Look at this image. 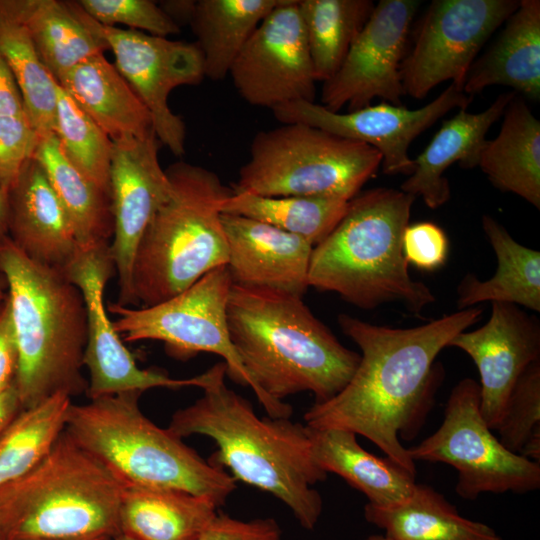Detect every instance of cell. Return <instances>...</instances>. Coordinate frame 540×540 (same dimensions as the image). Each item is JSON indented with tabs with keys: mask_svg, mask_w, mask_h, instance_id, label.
Returning a JSON list of instances; mask_svg holds the SVG:
<instances>
[{
	"mask_svg": "<svg viewBox=\"0 0 540 540\" xmlns=\"http://www.w3.org/2000/svg\"><path fill=\"white\" fill-rule=\"evenodd\" d=\"M482 313L473 306L412 328L375 325L340 314L339 326L360 348V361L338 394L309 408L305 425L360 434L416 476L415 462L400 437L411 440L431 409L444 374L435 363L437 355Z\"/></svg>",
	"mask_w": 540,
	"mask_h": 540,
	"instance_id": "1",
	"label": "cell"
},
{
	"mask_svg": "<svg viewBox=\"0 0 540 540\" xmlns=\"http://www.w3.org/2000/svg\"><path fill=\"white\" fill-rule=\"evenodd\" d=\"M232 344L271 418H290L284 398L311 392L315 403L338 394L360 354L342 345L303 297L232 284L227 302Z\"/></svg>",
	"mask_w": 540,
	"mask_h": 540,
	"instance_id": "2",
	"label": "cell"
},
{
	"mask_svg": "<svg viewBox=\"0 0 540 540\" xmlns=\"http://www.w3.org/2000/svg\"><path fill=\"white\" fill-rule=\"evenodd\" d=\"M225 376L224 362L200 374L202 396L177 410L168 429L179 438H211L218 447L211 463L275 496L303 528L312 530L323 507L313 485L327 473L313 459L306 425L289 418H259L247 399L227 387Z\"/></svg>",
	"mask_w": 540,
	"mask_h": 540,
	"instance_id": "3",
	"label": "cell"
},
{
	"mask_svg": "<svg viewBox=\"0 0 540 540\" xmlns=\"http://www.w3.org/2000/svg\"><path fill=\"white\" fill-rule=\"evenodd\" d=\"M413 195L377 187L358 193L336 227L313 247L308 285L334 292L364 310L400 302L419 314L435 302L432 291L411 278L402 237Z\"/></svg>",
	"mask_w": 540,
	"mask_h": 540,
	"instance_id": "4",
	"label": "cell"
},
{
	"mask_svg": "<svg viewBox=\"0 0 540 540\" xmlns=\"http://www.w3.org/2000/svg\"><path fill=\"white\" fill-rule=\"evenodd\" d=\"M0 273L19 352L14 384L21 409L57 393L86 392L87 312L79 288L62 271L28 258L8 236L0 239Z\"/></svg>",
	"mask_w": 540,
	"mask_h": 540,
	"instance_id": "5",
	"label": "cell"
},
{
	"mask_svg": "<svg viewBox=\"0 0 540 540\" xmlns=\"http://www.w3.org/2000/svg\"><path fill=\"white\" fill-rule=\"evenodd\" d=\"M123 487L64 430L39 464L0 487L1 540L112 538Z\"/></svg>",
	"mask_w": 540,
	"mask_h": 540,
	"instance_id": "6",
	"label": "cell"
},
{
	"mask_svg": "<svg viewBox=\"0 0 540 540\" xmlns=\"http://www.w3.org/2000/svg\"><path fill=\"white\" fill-rule=\"evenodd\" d=\"M142 393L72 403L65 431L124 484L180 490L224 504L236 480L146 417L139 407Z\"/></svg>",
	"mask_w": 540,
	"mask_h": 540,
	"instance_id": "7",
	"label": "cell"
},
{
	"mask_svg": "<svg viewBox=\"0 0 540 540\" xmlns=\"http://www.w3.org/2000/svg\"><path fill=\"white\" fill-rule=\"evenodd\" d=\"M165 171L169 197L151 218L133 265V294L143 306L168 300L228 260L221 205L233 189L215 172L188 162Z\"/></svg>",
	"mask_w": 540,
	"mask_h": 540,
	"instance_id": "8",
	"label": "cell"
},
{
	"mask_svg": "<svg viewBox=\"0 0 540 540\" xmlns=\"http://www.w3.org/2000/svg\"><path fill=\"white\" fill-rule=\"evenodd\" d=\"M381 162V154L363 142L305 124H282L253 137L233 190L266 197L334 195L351 200Z\"/></svg>",
	"mask_w": 540,
	"mask_h": 540,
	"instance_id": "9",
	"label": "cell"
},
{
	"mask_svg": "<svg viewBox=\"0 0 540 540\" xmlns=\"http://www.w3.org/2000/svg\"><path fill=\"white\" fill-rule=\"evenodd\" d=\"M407 453L414 462L453 466L458 471L455 491L464 499L540 487V463L509 451L494 436L480 411L479 384L471 378L452 389L441 426Z\"/></svg>",
	"mask_w": 540,
	"mask_h": 540,
	"instance_id": "10",
	"label": "cell"
},
{
	"mask_svg": "<svg viewBox=\"0 0 540 540\" xmlns=\"http://www.w3.org/2000/svg\"><path fill=\"white\" fill-rule=\"evenodd\" d=\"M231 286L224 265L166 301L139 309L111 303L107 310L117 316L112 324L123 342L160 341L170 356L181 360L201 352L219 355L226 365V375L250 387L259 399V390L229 335L227 302Z\"/></svg>",
	"mask_w": 540,
	"mask_h": 540,
	"instance_id": "11",
	"label": "cell"
},
{
	"mask_svg": "<svg viewBox=\"0 0 540 540\" xmlns=\"http://www.w3.org/2000/svg\"><path fill=\"white\" fill-rule=\"evenodd\" d=\"M518 0H434L419 19L400 65L404 95L422 99L450 81L460 90L478 53Z\"/></svg>",
	"mask_w": 540,
	"mask_h": 540,
	"instance_id": "12",
	"label": "cell"
},
{
	"mask_svg": "<svg viewBox=\"0 0 540 540\" xmlns=\"http://www.w3.org/2000/svg\"><path fill=\"white\" fill-rule=\"evenodd\" d=\"M229 75L249 104L274 108L314 102L317 82L298 0H283L258 25Z\"/></svg>",
	"mask_w": 540,
	"mask_h": 540,
	"instance_id": "13",
	"label": "cell"
},
{
	"mask_svg": "<svg viewBox=\"0 0 540 540\" xmlns=\"http://www.w3.org/2000/svg\"><path fill=\"white\" fill-rule=\"evenodd\" d=\"M473 96L454 84L418 109L380 102L347 113L332 112L321 104L295 101L272 110L282 124L300 123L374 147L382 157L386 175H410L414 170L409 156L412 141L441 117L457 108L466 109Z\"/></svg>",
	"mask_w": 540,
	"mask_h": 540,
	"instance_id": "14",
	"label": "cell"
},
{
	"mask_svg": "<svg viewBox=\"0 0 540 540\" xmlns=\"http://www.w3.org/2000/svg\"><path fill=\"white\" fill-rule=\"evenodd\" d=\"M102 30L113 64L147 108L157 139L175 156H183L185 124L170 109L168 97L173 89L205 78L198 45L132 29L102 25Z\"/></svg>",
	"mask_w": 540,
	"mask_h": 540,
	"instance_id": "15",
	"label": "cell"
},
{
	"mask_svg": "<svg viewBox=\"0 0 540 540\" xmlns=\"http://www.w3.org/2000/svg\"><path fill=\"white\" fill-rule=\"evenodd\" d=\"M418 0H380L351 45L342 65L323 82L321 105L332 112H348L371 104L375 98L402 105L404 90L400 65Z\"/></svg>",
	"mask_w": 540,
	"mask_h": 540,
	"instance_id": "16",
	"label": "cell"
},
{
	"mask_svg": "<svg viewBox=\"0 0 540 540\" xmlns=\"http://www.w3.org/2000/svg\"><path fill=\"white\" fill-rule=\"evenodd\" d=\"M114 269L110 244H104L80 247L77 256L64 271L81 291L86 305L87 341L83 365L89 374L88 397L95 399L128 391L144 392L155 387H197V376L176 379L157 370L141 369L137 365L115 331L104 305V289Z\"/></svg>",
	"mask_w": 540,
	"mask_h": 540,
	"instance_id": "17",
	"label": "cell"
},
{
	"mask_svg": "<svg viewBox=\"0 0 540 540\" xmlns=\"http://www.w3.org/2000/svg\"><path fill=\"white\" fill-rule=\"evenodd\" d=\"M155 133L113 141L110 198L113 236L110 254L118 275L120 306L137 305L132 289L134 259L156 210L169 197L171 185L159 161Z\"/></svg>",
	"mask_w": 540,
	"mask_h": 540,
	"instance_id": "18",
	"label": "cell"
},
{
	"mask_svg": "<svg viewBox=\"0 0 540 540\" xmlns=\"http://www.w3.org/2000/svg\"><path fill=\"white\" fill-rule=\"evenodd\" d=\"M467 353L480 376V411L495 430L522 373L540 360V323L517 305L493 302L489 320L461 332L448 344Z\"/></svg>",
	"mask_w": 540,
	"mask_h": 540,
	"instance_id": "19",
	"label": "cell"
},
{
	"mask_svg": "<svg viewBox=\"0 0 540 540\" xmlns=\"http://www.w3.org/2000/svg\"><path fill=\"white\" fill-rule=\"evenodd\" d=\"M232 284L303 297L313 245L268 223L221 213Z\"/></svg>",
	"mask_w": 540,
	"mask_h": 540,
	"instance_id": "20",
	"label": "cell"
},
{
	"mask_svg": "<svg viewBox=\"0 0 540 540\" xmlns=\"http://www.w3.org/2000/svg\"><path fill=\"white\" fill-rule=\"evenodd\" d=\"M7 236L31 260L64 272L80 251L69 218L34 158L6 194Z\"/></svg>",
	"mask_w": 540,
	"mask_h": 540,
	"instance_id": "21",
	"label": "cell"
},
{
	"mask_svg": "<svg viewBox=\"0 0 540 540\" xmlns=\"http://www.w3.org/2000/svg\"><path fill=\"white\" fill-rule=\"evenodd\" d=\"M515 95L502 93L482 112L459 109L453 117L444 120L426 148L413 159L414 170L400 190L420 196L430 209L444 205L451 196L445 171L456 162L466 169L478 166L488 130L503 116Z\"/></svg>",
	"mask_w": 540,
	"mask_h": 540,
	"instance_id": "22",
	"label": "cell"
},
{
	"mask_svg": "<svg viewBox=\"0 0 540 540\" xmlns=\"http://www.w3.org/2000/svg\"><path fill=\"white\" fill-rule=\"evenodd\" d=\"M505 26L472 64L463 91L474 96L494 85L512 88L531 101L540 99V1L520 0Z\"/></svg>",
	"mask_w": 540,
	"mask_h": 540,
	"instance_id": "23",
	"label": "cell"
},
{
	"mask_svg": "<svg viewBox=\"0 0 540 540\" xmlns=\"http://www.w3.org/2000/svg\"><path fill=\"white\" fill-rule=\"evenodd\" d=\"M306 430L318 467L326 473L339 475L361 491L368 504L391 507L411 496L416 476L388 457L380 458L364 450L355 433L307 425Z\"/></svg>",
	"mask_w": 540,
	"mask_h": 540,
	"instance_id": "24",
	"label": "cell"
},
{
	"mask_svg": "<svg viewBox=\"0 0 540 540\" xmlns=\"http://www.w3.org/2000/svg\"><path fill=\"white\" fill-rule=\"evenodd\" d=\"M58 84L112 141L155 133L147 108L104 54L81 62Z\"/></svg>",
	"mask_w": 540,
	"mask_h": 540,
	"instance_id": "25",
	"label": "cell"
},
{
	"mask_svg": "<svg viewBox=\"0 0 540 540\" xmlns=\"http://www.w3.org/2000/svg\"><path fill=\"white\" fill-rule=\"evenodd\" d=\"M38 56L59 83L75 66L109 46L102 25L78 1L18 0Z\"/></svg>",
	"mask_w": 540,
	"mask_h": 540,
	"instance_id": "26",
	"label": "cell"
},
{
	"mask_svg": "<svg viewBox=\"0 0 540 540\" xmlns=\"http://www.w3.org/2000/svg\"><path fill=\"white\" fill-rule=\"evenodd\" d=\"M503 117L498 135L486 140L477 167L495 188L540 209V121L516 95Z\"/></svg>",
	"mask_w": 540,
	"mask_h": 540,
	"instance_id": "27",
	"label": "cell"
},
{
	"mask_svg": "<svg viewBox=\"0 0 540 540\" xmlns=\"http://www.w3.org/2000/svg\"><path fill=\"white\" fill-rule=\"evenodd\" d=\"M217 507L205 496L124 484L120 532L137 540H198Z\"/></svg>",
	"mask_w": 540,
	"mask_h": 540,
	"instance_id": "28",
	"label": "cell"
},
{
	"mask_svg": "<svg viewBox=\"0 0 540 540\" xmlns=\"http://www.w3.org/2000/svg\"><path fill=\"white\" fill-rule=\"evenodd\" d=\"M482 227L497 259L495 274L481 281L468 274L457 293L459 310L482 302H504L540 311V252L519 244L506 228L490 215L482 216Z\"/></svg>",
	"mask_w": 540,
	"mask_h": 540,
	"instance_id": "29",
	"label": "cell"
},
{
	"mask_svg": "<svg viewBox=\"0 0 540 540\" xmlns=\"http://www.w3.org/2000/svg\"><path fill=\"white\" fill-rule=\"evenodd\" d=\"M364 516L390 540H502L490 526L462 517L442 494L422 484L397 505L367 503Z\"/></svg>",
	"mask_w": 540,
	"mask_h": 540,
	"instance_id": "30",
	"label": "cell"
},
{
	"mask_svg": "<svg viewBox=\"0 0 540 540\" xmlns=\"http://www.w3.org/2000/svg\"><path fill=\"white\" fill-rule=\"evenodd\" d=\"M283 0H198L189 24L197 38L204 76L219 81L262 20Z\"/></svg>",
	"mask_w": 540,
	"mask_h": 540,
	"instance_id": "31",
	"label": "cell"
},
{
	"mask_svg": "<svg viewBox=\"0 0 540 540\" xmlns=\"http://www.w3.org/2000/svg\"><path fill=\"white\" fill-rule=\"evenodd\" d=\"M59 198L81 248L110 244L111 198L63 154L56 136L41 137L34 154Z\"/></svg>",
	"mask_w": 540,
	"mask_h": 540,
	"instance_id": "32",
	"label": "cell"
},
{
	"mask_svg": "<svg viewBox=\"0 0 540 540\" xmlns=\"http://www.w3.org/2000/svg\"><path fill=\"white\" fill-rule=\"evenodd\" d=\"M0 55L15 78L29 122L40 137L53 135L59 84L38 56L18 0H0Z\"/></svg>",
	"mask_w": 540,
	"mask_h": 540,
	"instance_id": "33",
	"label": "cell"
},
{
	"mask_svg": "<svg viewBox=\"0 0 540 540\" xmlns=\"http://www.w3.org/2000/svg\"><path fill=\"white\" fill-rule=\"evenodd\" d=\"M349 201L334 195L266 197L233 190L221 205V213L268 223L315 246L336 227Z\"/></svg>",
	"mask_w": 540,
	"mask_h": 540,
	"instance_id": "34",
	"label": "cell"
},
{
	"mask_svg": "<svg viewBox=\"0 0 540 540\" xmlns=\"http://www.w3.org/2000/svg\"><path fill=\"white\" fill-rule=\"evenodd\" d=\"M317 81L331 78L369 20L372 0H298Z\"/></svg>",
	"mask_w": 540,
	"mask_h": 540,
	"instance_id": "35",
	"label": "cell"
},
{
	"mask_svg": "<svg viewBox=\"0 0 540 540\" xmlns=\"http://www.w3.org/2000/svg\"><path fill=\"white\" fill-rule=\"evenodd\" d=\"M71 396L57 393L21 409L0 434V487L39 464L66 427Z\"/></svg>",
	"mask_w": 540,
	"mask_h": 540,
	"instance_id": "36",
	"label": "cell"
},
{
	"mask_svg": "<svg viewBox=\"0 0 540 540\" xmlns=\"http://www.w3.org/2000/svg\"><path fill=\"white\" fill-rule=\"evenodd\" d=\"M54 135L65 157L110 196L113 141L60 85Z\"/></svg>",
	"mask_w": 540,
	"mask_h": 540,
	"instance_id": "37",
	"label": "cell"
},
{
	"mask_svg": "<svg viewBox=\"0 0 540 540\" xmlns=\"http://www.w3.org/2000/svg\"><path fill=\"white\" fill-rule=\"evenodd\" d=\"M495 430L501 444L516 454L527 444L540 442V360L517 380Z\"/></svg>",
	"mask_w": 540,
	"mask_h": 540,
	"instance_id": "38",
	"label": "cell"
},
{
	"mask_svg": "<svg viewBox=\"0 0 540 540\" xmlns=\"http://www.w3.org/2000/svg\"><path fill=\"white\" fill-rule=\"evenodd\" d=\"M85 12L103 26L122 24L132 30L167 37L180 32L178 26L151 0H80Z\"/></svg>",
	"mask_w": 540,
	"mask_h": 540,
	"instance_id": "39",
	"label": "cell"
},
{
	"mask_svg": "<svg viewBox=\"0 0 540 540\" xmlns=\"http://www.w3.org/2000/svg\"><path fill=\"white\" fill-rule=\"evenodd\" d=\"M40 138L27 118L0 116V190L5 195L34 157Z\"/></svg>",
	"mask_w": 540,
	"mask_h": 540,
	"instance_id": "40",
	"label": "cell"
},
{
	"mask_svg": "<svg viewBox=\"0 0 540 540\" xmlns=\"http://www.w3.org/2000/svg\"><path fill=\"white\" fill-rule=\"evenodd\" d=\"M403 255L407 263L423 271L442 267L448 257L449 242L444 230L429 221L408 225L402 237Z\"/></svg>",
	"mask_w": 540,
	"mask_h": 540,
	"instance_id": "41",
	"label": "cell"
},
{
	"mask_svg": "<svg viewBox=\"0 0 540 540\" xmlns=\"http://www.w3.org/2000/svg\"><path fill=\"white\" fill-rule=\"evenodd\" d=\"M281 530L272 518L250 521L217 514L198 540H280Z\"/></svg>",
	"mask_w": 540,
	"mask_h": 540,
	"instance_id": "42",
	"label": "cell"
},
{
	"mask_svg": "<svg viewBox=\"0 0 540 540\" xmlns=\"http://www.w3.org/2000/svg\"><path fill=\"white\" fill-rule=\"evenodd\" d=\"M18 361L17 340L7 296L0 308V394L14 383Z\"/></svg>",
	"mask_w": 540,
	"mask_h": 540,
	"instance_id": "43",
	"label": "cell"
},
{
	"mask_svg": "<svg viewBox=\"0 0 540 540\" xmlns=\"http://www.w3.org/2000/svg\"><path fill=\"white\" fill-rule=\"evenodd\" d=\"M0 116L27 118L15 78L0 55ZM28 119V118H27Z\"/></svg>",
	"mask_w": 540,
	"mask_h": 540,
	"instance_id": "44",
	"label": "cell"
},
{
	"mask_svg": "<svg viewBox=\"0 0 540 540\" xmlns=\"http://www.w3.org/2000/svg\"><path fill=\"white\" fill-rule=\"evenodd\" d=\"M20 410L18 393L13 383L0 394V434Z\"/></svg>",
	"mask_w": 540,
	"mask_h": 540,
	"instance_id": "45",
	"label": "cell"
},
{
	"mask_svg": "<svg viewBox=\"0 0 540 540\" xmlns=\"http://www.w3.org/2000/svg\"><path fill=\"white\" fill-rule=\"evenodd\" d=\"M195 1L178 0V1H163L159 6L162 10L179 26L178 21L189 23Z\"/></svg>",
	"mask_w": 540,
	"mask_h": 540,
	"instance_id": "46",
	"label": "cell"
},
{
	"mask_svg": "<svg viewBox=\"0 0 540 540\" xmlns=\"http://www.w3.org/2000/svg\"><path fill=\"white\" fill-rule=\"evenodd\" d=\"M7 201L6 195L0 190V239L7 236Z\"/></svg>",
	"mask_w": 540,
	"mask_h": 540,
	"instance_id": "47",
	"label": "cell"
},
{
	"mask_svg": "<svg viewBox=\"0 0 540 540\" xmlns=\"http://www.w3.org/2000/svg\"><path fill=\"white\" fill-rule=\"evenodd\" d=\"M6 288H7V283L4 277L0 276V303H2L7 297V294L5 291Z\"/></svg>",
	"mask_w": 540,
	"mask_h": 540,
	"instance_id": "48",
	"label": "cell"
},
{
	"mask_svg": "<svg viewBox=\"0 0 540 540\" xmlns=\"http://www.w3.org/2000/svg\"><path fill=\"white\" fill-rule=\"evenodd\" d=\"M111 540H137V539L120 532L114 537H112Z\"/></svg>",
	"mask_w": 540,
	"mask_h": 540,
	"instance_id": "49",
	"label": "cell"
},
{
	"mask_svg": "<svg viewBox=\"0 0 540 540\" xmlns=\"http://www.w3.org/2000/svg\"><path fill=\"white\" fill-rule=\"evenodd\" d=\"M367 540H390L384 535H371L367 538Z\"/></svg>",
	"mask_w": 540,
	"mask_h": 540,
	"instance_id": "50",
	"label": "cell"
},
{
	"mask_svg": "<svg viewBox=\"0 0 540 540\" xmlns=\"http://www.w3.org/2000/svg\"><path fill=\"white\" fill-rule=\"evenodd\" d=\"M112 538H96V539H89V540H111Z\"/></svg>",
	"mask_w": 540,
	"mask_h": 540,
	"instance_id": "51",
	"label": "cell"
},
{
	"mask_svg": "<svg viewBox=\"0 0 540 540\" xmlns=\"http://www.w3.org/2000/svg\"><path fill=\"white\" fill-rule=\"evenodd\" d=\"M1 305H2V303H0V308H1Z\"/></svg>",
	"mask_w": 540,
	"mask_h": 540,
	"instance_id": "52",
	"label": "cell"
},
{
	"mask_svg": "<svg viewBox=\"0 0 540 540\" xmlns=\"http://www.w3.org/2000/svg\"><path fill=\"white\" fill-rule=\"evenodd\" d=\"M0 540H1V535H0Z\"/></svg>",
	"mask_w": 540,
	"mask_h": 540,
	"instance_id": "53",
	"label": "cell"
}]
</instances>
